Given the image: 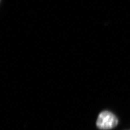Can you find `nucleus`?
Here are the masks:
<instances>
[{"mask_svg":"<svg viewBox=\"0 0 130 130\" xmlns=\"http://www.w3.org/2000/svg\"><path fill=\"white\" fill-rule=\"evenodd\" d=\"M118 124V119L114 114L108 111L101 112L98 116L96 125L101 130L111 129Z\"/></svg>","mask_w":130,"mask_h":130,"instance_id":"obj_1","label":"nucleus"}]
</instances>
